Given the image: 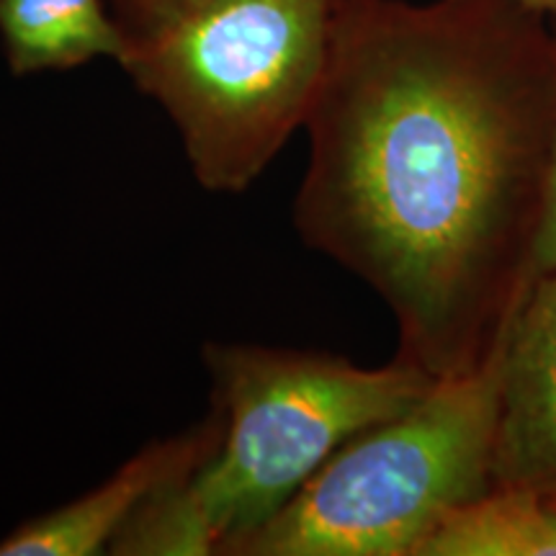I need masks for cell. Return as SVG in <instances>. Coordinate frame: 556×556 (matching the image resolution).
Instances as JSON below:
<instances>
[{
  "instance_id": "1",
  "label": "cell",
  "mask_w": 556,
  "mask_h": 556,
  "mask_svg": "<svg viewBox=\"0 0 556 556\" xmlns=\"http://www.w3.org/2000/svg\"><path fill=\"white\" fill-rule=\"evenodd\" d=\"M304 127L302 240L384 299L402 358L467 371L531 281L556 75L462 9L351 0Z\"/></svg>"
},
{
  "instance_id": "2",
  "label": "cell",
  "mask_w": 556,
  "mask_h": 556,
  "mask_svg": "<svg viewBox=\"0 0 556 556\" xmlns=\"http://www.w3.org/2000/svg\"><path fill=\"white\" fill-rule=\"evenodd\" d=\"M222 438L197 475L152 497L109 546L208 556L283 510L348 441L413 407L433 377L413 361L361 368L325 353L208 343Z\"/></svg>"
},
{
  "instance_id": "3",
  "label": "cell",
  "mask_w": 556,
  "mask_h": 556,
  "mask_svg": "<svg viewBox=\"0 0 556 556\" xmlns=\"http://www.w3.org/2000/svg\"><path fill=\"white\" fill-rule=\"evenodd\" d=\"M503 328L467 371L364 430L266 523L222 556H415L458 505L492 484Z\"/></svg>"
},
{
  "instance_id": "4",
  "label": "cell",
  "mask_w": 556,
  "mask_h": 556,
  "mask_svg": "<svg viewBox=\"0 0 556 556\" xmlns=\"http://www.w3.org/2000/svg\"><path fill=\"white\" fill-rule=\"evenodd\" d=\"M338 0H212L129 39L122 65L168 111L206 191L242 193L304 127Z\"/></svg>"
},
{
  "instance_id": "5",
  "label": "cell",
  "mask_w": 556,
  "mask_h": 556,
  "mask_svg": "<svg viewBox=\"0 0 556 556\" xmlns=\"http://www.w3.org/2000/svg\"><path fill=\"white\" fill-rule=\"evenodd\" d=\"M492 482L556 492V270L526 283L503 325Z\"/></svg>"
},
{
  "instance_id": "6",
  "label": "cell",
  "mask_w": 556,
  "mask_h": 556,
  "mask_svg": "<svg viewBox=\"0 0 556 556\" xmlns=\"http://www.w3.org/2000/svg\"><path fill=\"white\" fill-rule=\"evenodd\" d=\"M219 438L222 417L217 413L186 433L150 443L101 486L11 531L0 541V556H93L106 552L152 497L186 482L204 467L217 451Z\"/></svg>"
},
{
  "instance_id": "7",
  "label": "cell",
  "mask_w": 556,
  "mask_h": 556,
  "mask_svg": "<svg viewBox=\"0 0 556 556\" xmlns=\"http://www.w3.org/2000/svg\"><path fill=\"white\" fill-rule=\"evenodd\" d=\"M0 37L16 75L96 58L124 62L129 37L101 0H0Z\"/></svg>"
},
{
  "instance_id": "8",
  "label": "cell",
  "mask_w": 556,
  "mask_h": 556,
  "mask_svg": "<svg viewBox=\"0 0 556 556\" xmlns=\"http://www.w3.org/2000/svg\"><path fill=\"white\" fill-rule=\"evenodd\" d=\"M415 556H556V492L490 486L454 507Z\"/></svg>"
},
{
  "instance_id": "9",
  "label": "cell",
  "mask_w": 556,
  "mask_h": 556,
  "mask_svg": "<svg viewBox=\"0 0 556 556\" xmlns=\"http://www.w3.org/2000/svg\"><path fill=\"white\" fill-rule=\"evenodd\" d=\"M212 0H122L124 24L122 29L127 37H139V34L157 29L165 21H173L184 13L197 11Z\"/></svg>"
},
{
  "instance_id": "10",
  "label": "cell",
  "mask_w": 556,
  "mask_h": 556,
  "mask_svg": "<svg viewBox=\"0 0 556 556\" xmlns=\"http://www.w3.org/2000/svg\"><path fill=\"white\" fill-rule=\"evenodd\" d=\"M556 270V144L552 157V170H548V189H546V206L541 217L536 248L531 258V278Z\"/></svg>"
},
{
  "instance_id": "11",
  "label": "cell",
  "mask_w": 556,
  "mask_h": 556,
  "mask_svg": "<svg viewBox=\"0 0 556 556\" xmlns=\"http://www.w3.org/2000/svg\"><path fill=\"white\" fill-rule=\"evenodd\" d=\"M526 5H556V0H520Z\"/></svg>"
}]
</instances>
